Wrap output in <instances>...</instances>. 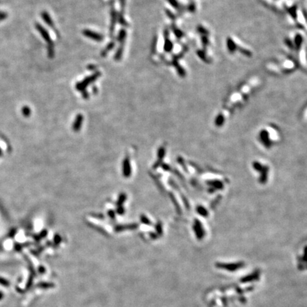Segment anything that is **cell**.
<instances>
[{
  "mask_svg": "<svg viewBox=\"0 0 307 307\" xmlns=\"http://www.w3.org/2000/svg\"><path fill=\"white\" fill-rule=\"evenodd\" d=\"M100 76V73L97 72L93 74L92 75H90V76L87 77L86 78H85L83 81L79 82L76 84V89L79 91H83L85 90V89L86 88L87 86H88V85L93 83V82L95 81Z\"/></svg>",
  "mask_w": 307,
  "mask_h": 307,
  "instance_id": "6da1fadb",
  "label": "cell"
},
{
  "mask_svg": "<svg viewBox=\"0 0 307 307\" xmlns=\"http://www.w3.org/2000/svg\"><path fill=\"white\" fill-rule=\"evenodd\" d=\"M243 262L238 263H230V264H225V263H217L216 267L220 269H225V270L230 271V272H234L238 269H240L243 267Z\"/></svg>",
  "mask_w": 307,
  "mask_h": 307,
  "instance_id": "7a4b0ae2",
  "label": "cell"
},
{
  "mask_svg": "<svg viewBox=\"0 0 307 307\" xmlns=\"http://www.w3.org/2000/svg\"><path fill=\"white\" fill-rule=\"evenodd\" d=\"M83 34L85 36L91 38V39L94 40L95 41H98V42L102 41L104 38L103 36H102L101 34L96 33V32H93V31L88 30V29H85V30L83 31Z\"/></svg>",
  "mask_w": 307,
  "mask_h": 307,
  "instance_id": "3957f363",
  "label": "cell"
},
{
  "mask_svg": "<svg viewBox=\"0 0 307 307\" xmlns=\"http://www.w3.org/2000/svg\"><path fill=\"white\" fill-rule=\"evenodd\" d=\"M259 277H260V272H255L251 274H248L246 277H243L240 280V282H243V283H246V282L255 281V280H259Z\"/></svg>",
  "mask_w": 307,
  "mask_h": 307,
  "instance_id": "277c9868",
  "label": "cell"
},
{
  "mask_svg": "<svg viewBox=\"0 0 307 307\" xmlns=\"http://www.w3.org/2000/svg\"><path fill=\"white\" fill-rule=\"evenodd\" d=\"M164 34H165L166 36L165 43H164V50L166 51V52H171V51L173 49V43H172L171 41L168 38V31L167 30L166 32H164Z\"/></svg>",
  "mask_w": 307,
  "mask_h": 307,
  "instance_id": "5b68a950",
  "label": "cell"
},
{
  "mask_svg": "<svg viewBox=\"0 0 307 307\" xmlns=\"http://www.w3.org/2000/svg\"><path fill=\"white\" fill-rule=\"evenodd\" d=\"M126 31L124 30V29H122V30L119 32V36H118V41H119V42H121L123 44L124 42H125V38H126Z\"/></svg>",
  "mask_w": 307,
  "mask_h": 307,
  "instance_id": "8992f818",
  "label": "cell"
},
{
  "mask_svg": "<svg viewBox=\"0 0 307 307\" xmlns=\"http://www.w3.org/2000/svg\"><path fill=\"white\" fill-rule=\"evenodd\" d=\"M122 53H123V44L121 45V46L119 48L118 50H117V53H115V56H114V59H115L116 60H120L121 58H122Z\"/></svg>",
  "mask_w": 307,
  "mask_h": 307,
  "instance_id": "52a82bcc",
  "label": "cell"
},
{
  "mask_svg": "<svg viewBox=\"0 0 307 307\" xmlns=\"http://www.w3.org/2000/svg\"><path fill=\"white\" fill-rule=\"evenodd\" d=\"M116 19H117V17H116L115 14H114V12L112 11V24H111V29H110L111 34L112 33L113 31L114 30V26H115Z\"/></svg>",
  "mask_w": 307,
  "mask_h": 307,
  "instance_id": "ba28073f",
  "label": "cell"
},
{
  "mask_svg": "<svg viewBox=\"0 0 307 307\" xmlns=\"http://www.w3.org/2000/svg\"><path fill=\"white\" fill-rule=\"evenodd\" d=\"M82 121H83V116L81 114H78L75 120V124H74V127L75 128H78L79 127H80V125L82 123Z\"/></svg>",
  "mask_w": 307,
  "mask_h": 307,
  "instance_id": "9c48e42d",
  "label": "cell"
},
{
  "mask_svg": "<svg viewBox=\"0 0 307 307\" xmlns=\"http://www.w3.org/2000/svg\"><path fill=\"white\" fill-rule=\"evenodd\" d=\"M114 47V43L111 42L110 43V44H108V46H107V47H106V49H105V50H104L103 51H102V56H105V55H106V54H107V53L108 52V51H110L111 49H112Z\"/></svg>",
  "mask_w": 307,
  "mask_h": 307,
  "instance_id": "30bf717a",
  "label": "cell"
},
{
  "mask_svg": "<svg viewBox=\"0 0 307 307\" xmlns=\"http://www.w3.org/2000/svg\"><path fill=\"white\" fill-rule=\"evenodd\" d=\"M167 1H168V2L173 7V8H175L176 9H179L180 5H179V3L177 1V0H167Z\"/></svg>",
  "mask_w": 307,
  "mask_h": 307,
  "instance_id": "8fae6325",
  "label": "cell"
},
{
  "mask_svg": "<svg viewBox=\"0 0 307 307\" xmlns=\"http://www.w3.org/2000/svg\"><path fill=\"white\" fill-rule=\"evenodd\" d=\"M173 32H174L175 35H176V36H177L178 38H181V37H183V32H181V31H180L179 29H178L177 28H174L173 29Z\"/></svg>",
  "mask_w": 307,
  "mask_h": 307,
  "instance_id": "7c38bea8",
  "label": "cell"
},
{
  "mask_svg": "<svg viewBox=\"0 0 307 307\" xmlns=\"http://www.w3.org/2000/svg\"><path fill=\"white\" fill-rule=\"evenodd\" d=\"M119 23H120V24L123 26H127V24L126 21L124 19L123 16H122V14H119Z\"/></svg>",
  "mask_w": 307,
  "mask_h": 307,
  "instance_id": "4fadbf2b",
  "label": "cell"
},
{
  "mask_svg": "<svg viewBox=\"0 0 307 307\" xmlns=\"http://www.w3.org/2000/svg\"><path fill=\"white\" fill-rule=\"evenodd\" d=\"M83 98L85 99H88V97H89V94H88V93L87 92V91H83Z\"/></svg>",
  "mask_w": 307,
  "mask_h": 307,
  "instance_id": "5bb4252c",
  "label": "cell"
},
{
  "mask_svg": "<svg viewBox=\"0 0 307 307\" xmlns=\"http://www.w3.org/2000/svg\"><path fill=\"white\" fill-rule=\"evenodd\" d=\"M167 14H168V16H169V18L172 19H174V16H173V14L171 13V12H169V10H167Z\"/></svg>",
  "mask_w": 307,
  "mask_h": 307,
  "instance_id": "9a60e30c",
  "label": "cell"
},
{
  "mask_svg": "<svg viewBox=\"0 0 307 307\" xmlns=\"http://www.w3.org/2000/svg\"><path fill=\"white\" fill-rule=\"evenodd\" d=\"M120 3H121V5H122V7L123 8V7H125V0H120Z\"/></svg>",
  "mask_w": 307,
  "mask_h": 307,
  "instance_id": "2e32d148",
  "label": "cell"
},
{
  "mask_svg": "<svg viewBox=\"0 0 307 307\" xmlns=\"http://www.w3.org/2000/svg\"><path fill=\"white\" fill-rule=\"evenodd\" d=\"M95 68V66H93V65H91V66H90L89 67H88V69L90 70V71H91V70H92V71H93V70H94Z\"/></svg>",
  "mask_w": 307,
  "mask_h": 307,
  "instance_id": "e0dca14e",
  "label": "cell"
}]
</instances>
